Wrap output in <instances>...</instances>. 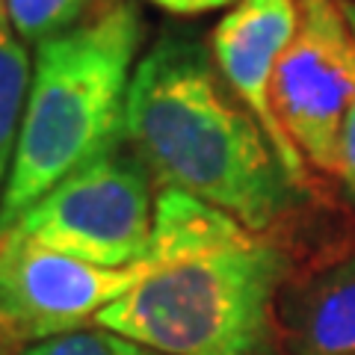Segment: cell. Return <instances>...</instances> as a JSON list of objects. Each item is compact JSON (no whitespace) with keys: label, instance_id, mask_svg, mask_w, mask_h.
Here are the masks:
<instances>
[{"label":"cell","instance_id":"cell-1","mask_svg":"<svg viewBox=\"0 0 355 355\" xmlns=\"http://www.w3.org/2000/svg\"><path fill=\"white\" fill-rule=\"evenodd\" d=\"M291 272L270 231L160 190L146 272L95 326L163 355H282L275 302Z\"/></svg>","mask_w":355,"mask_h":355},{"label":"cell","instance_id":"cell-2","mask_svg":"<svg viewBox=\"0 0 355 355\" xmlns=\"http://www.w3.org/2000/svg\"><path fill=\"white\" fill-rule=\"evenodd\" d=\"M125 139L163 190L193 196L252 231H272L299 205L302 187L196 39L163 36L137 62Z\"/></svg>","mask_w":355,"mask_h":355},{"label":"cell","instance_id":"cell-3","mask_svg":"<svg viewBox=\"0 0 355 355\" xmlns=\"http://www.w3.org/2000/svg\"><path fill=\"white\" fill-rule=\"evenodd\" d=\"M142 33L130 0H107L36 44L18 148L0 198V231L12 228L65 175L125 139Z\"/></svg>","mask_w":355,"mask_h":355},{"label":"cell","instance_id":"cell-4","mask_svg":"<svg viewBox=\"0 0 355 355\" xmlns=\"http://www.w3.org/2000/svg\"><path fill=\"white\" fill-rule=\"evenodd\" d=\"M151 175L119 146L65 175L15 225L44 249L95 266H130L154 234Z\"/></svg>","mask_w":355,"mask_h":355},{"label":"cell","instance_id":"cell-5","mask_svg":"<svg viewBox=\"0 0 355 355\" xmlns=\"http://www.w3.org/2000/svg\"><path fill=\"white\" fill-rule=\"evenodd\" d=\"M296 33L272 80V107L302 160L340 169V133L355 101V30L347 0H296Z\"/></svg>","mask_w":355,"mask_h":355},{"label":"cell","instance_id":"cell-6","mask_svg":"<svg viewBox=\"0 0 355 355\" xmlns=\"http://www.w3.org/2000/svg\"><path fill=\"white\" fill-rule=\"evenodd\" d=\"M146 272V258L130 266H95L33 243L18 225L0 231V329L27 343L95 326Z\"/></svg>","mask_w":355,"mask_h":355},{"label":"cell","instance_id":"cell-7","mask_svg":"<svg viewBox=\"0 0 355 355\" xmlns=\"http://www.w3.org/2000/svg\"><path fill=\"white\" fill-rule=\"evenodd\" d=\"M296 0H237L210 33V57L231 92L258 119L284 169L305 187V160L272 107L275 69L296 33Z\"/></svg>","mask_w":355,"mask_h":355},{"label":"cell","instance_id":"cell-8","mask_svg":"<svg viewBox=\"0 0 355 355\" xmlns=\"http://www.w3.org/2000/svg\"><path fill=\"white\" fill-rule=\"evenodd\" d=\"M275 323L282 355H355V243L291 272Z\"/></svg>","mask_w":355,"mask_h":355},{"label":"cell","instance_id":"cell-9","mask_svg":"<svg viewBox=\"0 0 355 355\" xmlns=\"http://www.w3.org/2000/svg\"><path fill=\"white\" fill-rule=\"evenodd\" d=\"M33 60L21 36L12 30L9 18L0 6V198H3L9 172H12L21 119H24V104L30 92Z\"/></svg>","mask_w":355,"mask_h":355},{"label":"cell","instance_id":"cell-10","mask_svg":"<svg viewBox=\"0 0 355 355\" xmlns=\"http://www.w3.org/2000/svg\"><path fill=\"white\" fill-rule=\"evenodd\" d=\"M21 42H44L83 21L92 0H0Z\"/></svg>","mask_w":355,"mask_h":355},{"label":"cell","instance_id":"cell-11","mask_svg":"<svg viewBox=\"0 0 355 355\" xmlns=\"http://www.w3.org/2000/svg\"><path fill=\"white\" fill-rule=\"evenodd\" d=\"M18 355H163V352L142 347V343L130 338H121L110 329L89 326L80 331H71V335L27 343V347H21Z\"/></svg>","mask_w":355,"mask_h":355},{"label":"cell","instance_id":"cell-12","mask_svg":"<svg viewBox=\"0 0 355 355\" xmlns=\"http://www.w3.org/2000/svg\"><path fill=\"white\" fill-rule=\"evenodd\" d=\"M347 12H349L352 30H355V3L352 0H347ZM338 178L347 184V190L355 198V101L349 107V116H347V121H343V133H340V169H338Z\"/></svg>","mask_w":355,"mask_h":355},{"label":"cell","instance_id":"cell-13","mask_svg":"<svg viewBox=\"0 0 355 355\" xmlns=\"http://www.w3.org/2000/svg\"><path fill=\"white\" fill-rule=\"evenodd\" d=\"M163 12L172 15H205V12H216V9H225L231 0H148Z\"/></svg>","mask_w":355,"mask_h":355},{"label":"cell","instance_id":"cell-14","mask_svg":"<svg viewBox=\"0 0 355 355\" xmlns=\"http://www.w3.org/2000/svg\"><path fill=\"white\" fill-rule=\"evenodd\" d=\"M0 355H3V352H0Z\"/></svg>","mask_w":355,"mask_h":355}]
</instances>
